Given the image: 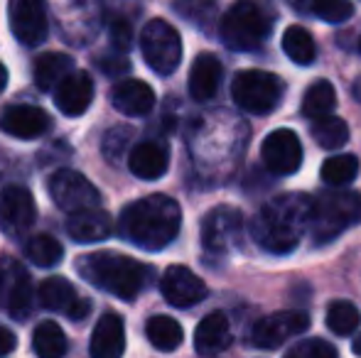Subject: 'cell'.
Here are the masks:
<instances>
[{
    "mask_svg": "<svg viewBox=\"0 0 361 358\" xmlns=\"http://www.w3.org/2000/svg\"><path fill=\"white\" fill-rule=\"evenodd\" d=\"M312 214V196L290 191L268 201L251 219V236L263 250L286 255L298 248Z\"/></svg>",
    "mask_w": 361,
    "mask_h": 358,
    "instance_id": "6da1fadb",
    "label": "cell"
},
{
    "mask_svg": "<svg viewBox=\"0 0 361 358\" xmlns=\"http://www.w3.org/2000/svg\"><path fill=\"white\" fill-rule=\"evenodd\" d=\"M182 226V209L172 196L150 194L123 209L118 231L126 241L143 250H162L177 238Z\"/></svg>",
    "mask_w": 361,
    "mask_h": 358,
    "instance_id": "7a4b0ae2",
    "label": "cell"
},
{
    "mask_svg": "<svg viewBox=\"0 0 361 358\" xmlns=\"http://www.w3.org/2000/svg\"><path fill=\"white\" fill-rule=\"evenodd\" d=\"M76 270L86 282L126 302L135 300L150 277V270L143 263H138L130 255L114 253V250L81 255L76 260Z\"/></svg>",
    "mask_w": 361,
    "mask_h": 358,
    "instance_id": "3957f363",
    "label": "cell"
},
{
    "mask_svg": "<svg viewBox=\"0 0 361 358\" xmlns=\"http://www.w3.org/2000/svg\"><path fill=\"white\" fill-rule=\"evenodd\" d=\"M361 224V194L352 189H334L319 191L312 199V214L310 226L312 238L317 243H329L347 229Z\"/></svg>",
    "mask_w": 361,
    "mask_h": 358,
    "instance_id": "277c9868",
    "label": "cell"
},
{
    "mask_svg": "<svg viewBox=\"0 0 361 358\" xmlns=\"http://www.w3.org/2000/svg\"><path fill=\"white\" fill-rule=\"evenodd\" d=\"M231 96L233 103L241 110L253 115H266L281 106L286 96V84L281 77L263 69H246L238 72L231 82Z\"/></svg>",
    "mask_w": 361,
    "mask_h": 358,
    "instance_id": "5b68a950",
    "label": "cell"
},
{
    "mask_svg": "<svg viewBox=\"0 0 361 358\" xmlns=\"http://www.w3.org/2000/svg\"><path fill=\"white\" fill-rule=\"evenodd\" d=\"M219 32L228 49L251 52L271 32V23L253 0H236L221 18Z\"/></svg>",
    "mask_w": 361,
    "mask_h": 358,
    "instance_id": "8992f818",
    "label": "cell"
},
{
    "mask_svg": "<svg viewBox=\"0 0 361 358\" xmlns=\"http://www.w3.org/2000/svg\"><path fill=\"white\" fill-rule=\"evenodd\" d=\"M145 64L160 77H170L182 62V37L167 20H150L140 32Z\"/></svg>",
    "mask_w": 361,
    "mask_h": 358,
    "instance_id": "52a82bcc",
    "label": "cell"
},
{
    "mask_svg": "<svg viewBox=\"0 0 361 358\" xmlns=\"http://www.w3.org/2000/svg\"><path fill=\"white\" fill-rule=\"evenodd\" d=\"M310 324L312 321H310L307 312H300V309L276 312V314H268L261 321H256V326L251 329V344L263 351L281 349L286 341L305 334L310 329Z\"/></svg>",
    "mask_w": 361,
    "mask_h": 358,
    "instance_id": "ba28073f",
    "label": "cell"
},
{
    "mask_svg": "<svg viewBox=\"0 0 361 358\" xmlns=\"http://www.w3.org/2000/svg\"><path fill=\"white\" fill-rule=\"evenodd\" d=\"M49 196L67 214L96 209L101 201L99 189L84 174L74 172V170H59L49 177Z\"/></svg>",
    "mask_w": 361,
    "mask_h": 358,
    "instance_id": "9c48e42d",
    "label": "cell"
},
{
    "mask_svg": "<svg viewBox=\"0 0 361 358\" xmlns=\"http://www.w3.org/2000/svg\"><path fill=\"white\" fill-rule=\"evenodd\" d=\"M8 20L15 39L25 47H37L47 39V8L44 0H10Z\"/></svg>",
    "mask_w": 361,
    "mask_h": 358,
    "instance_id": "30bf717a",
    "label": "cell"
},
{
    "mask_svg": "<svg viewBox=\"0 0 361 358\" xmlns=\"http://www.w3.org/2000/svg\"><path fill=\"white\" fill-rule=\"evenodd\" d=\"M0 290L5 295V307L15 319H27L32 312V280L27 270L10 255L0 258Z\"/></svg>",
    "mask_w": 361,
    "mask_h": 358,
    "instance_id": "8fae6325",
    "label": "cell"
},
{
    "mask_svg": "<svg viewBox=\"0 0 361 358\" xmlns=\"http://www.w3.org/2000/svg\"><path fill=\"white\" fill-rule=\"evenodd\" d=\"M243 216L233 206H216L204 216L202 224V243L212 253H226L241 241Z\"/></svg>",
    "mask_w": 361,
    "mask_h": 358,
    "instance_id": "7c38bea8",
    "label": "cell"
},
{
    "mask_svg": "<svg viewBox=\"0 0 361 358\" xmlns=\"http://www.w3.org/2000/svg\"><path fill=\"white\" fill-rule=\"evenodd\" d=\"M37 219V204L30 189L10 184L0 191V229L8 236H23Z\"/></svg>",
    "mask_w": 361,
    "mask_h": 358,
    "instance_id": "4fadbf2b",
    "label": "cell"
},
{
    "mask_svg": "<svg viewBox=\"0 0 361 358\" xmlns=\"http://www.w3.org/2000/svg\"><path fill=\"white\" fill-rule=\"evenodd\" d=\"M261 158L271 172L276 174H295L302 165V143L288 128H278L263 140Z\"/></svg>",
    "mask_w": 361,
    "mask_h": 358,
    "instance_id": "5bb4252c",
    "label": "cell"
},
{
    "mask_svg": "<svg viewBox=\"0 0 361 358\" xmlns=\"http://www.w3.org/2000/svg\"><path fill=\"white\" fill-rule=\"evenodd\" d=\"M160 292L172 307L190 309V307L200 305L207 297V285L202 282V277H197L185 265H170V268L162 272Z\"/></svg>",
    "mask_w": 361,
    "mask_h": 358,
    "instance_id": "9a60e30c",
    "label": "cell"
},
{
    "mask_svg": "<svg viewBox=\"0 0 361 358\" xmlns=\"http://www.w3.org/2000/svg\"><path fill=\"white\" fill-rule=\"evenodd\" d=\"M94 101V79L86 72H72L54 89V106L69 118L84 115Z\"/></svg>",
    "mask_w": 361,
    "mask_h": 358,
    "instance_id": "2e32d148",
    "label": "cell"
},
{
    "mask_svg": "<svg viewBox=\"0 0 361 358\" xmlns=\"http://www.w3.org/2000/svg\"><path fill=\"white\" fill-rule=\"evenodd\" d=\"M39 302L49 312H64L72 319H81L89 314V302L76 297L74 285L67 277H47L39 285Z\"/></svg>",
    "mask_w": 361,
    "mask_h": 358,
    "instance_id": "e0dca14e",
    "label": "cell"
},
{
    "mask_svg": "<svg viewBox=\"0 0 361 358\" xmlns=\"http://www.w3.org/2000/svg\"><path fill=\"white\" fill-rule=\"evenodd\" d=\"M0 128L10 138L18 140H35L49 128V115L37 106H10L0 115Z\"/></svg>",
    "mask_w": 361,
    "mask_h": 358,
    "instance_id": "ac0fdd59",
    "label": "cell"
},
{
    "mask_svg": "<svg viewBox=\"0 0 361 358\" xmlns=\"http://www.w3.org/2000/svg\"><path fill=\"white\" fill-rule=\"evenodd\" d=\"M91 358H121L126 351V324L123 317L106 312L94 326L89 344Z\"/></svg>",
    "mask_w": 361,
    "mask_h": 358,
    "instance_id": "d6986e66",
    "label": "cell"
},
{
    "mask_svg": "<svg viewBox=\"0 0 361 358\" xmlns=\"http://www.w3.org/2000/svg\"><path fill=\"white\" fill-rule=\"evenodd\" d=\"M128 167L138 179H160L170 167V150L157 140L138 143L128 155Z\"/></svg>",
    "mask_w": 361,
    "mask_h": 358,
    "instance_id": "ffe728a7",
    "label": "cell"
},
{
    "mask_svg": "<svg viewBox=\"0 0 361 358\" xmlns=\"http://www.w3.org/2000/svg\"><path fill=\"white\" fill-rule=\"evenodd\" d=\"M111 103L123 115L140 118V115L150 113L152 106H155V91L140 79H126V82L116 84L114 91H111Z\"/></svg>",
    "mask_w": 361,
    "mask_h": 358,
    "instance_id": "44dd1931",
    "label": "cell"
},
{
    "mask_svg": "<svg viewBox=\"0 0 361 358\" xmlns=\"http://www.w3.org/2000/svg\"><path fill=\"white\" fill-rule=\"evenodd\" d=\"M231 344V324L224 312H212L200 321L195 331V349L200 356H214Z\"/></svg>",
    "mask_w": 361,
    "mask_h": 358,
    "instance_id": "7402d4cb",
    "label": "cell"
},
{
    "mask_svg": "<svg viewBox=\"0 0 361 358\" xmlns=\"http://www.w3.org/2000/svg\"><path fill=\"white\" fill-rule=\"evenodd\" d=\"M114 231V221L106 211H101L99 206L96 209H84L76 211V214H69L67 221V234L72 236L79 243H96V241H104L111 236Z\"/></svg>",
    "mask_w": 361,
    "mask_h": 358,
    "instance_id": "603a6c76",
    "label": "cell"
},
{
    "mask_svg": "<svg viewBox=\"0 0 361 358\" xmlns=\"http://www.w3.org/2000/svg\"><path fill=\"white\" fill-rule=\"evenodd\" d=\"M221 77H224L221 62H219L214 54L209 52L200 54L190 69V96L195 101H200V103L214 98L219 84H221Z\"/></svg>",
    "mask_w": 361,
    "mask_h": 358,
    "instance_id": "cb8c5ba5",
    "label": "cell"
},
{
    "mask_svg": "<svg viewBox=\"0 0 361 358\" xmlns=\"http://www.w3.org/2000/svg\"><path fill=\"white\" fill-rule=\"evenodd\" d=\"M74 72V59L69 54L62 52H47L42 57H37L32 69V77H35V87L39 91H54L57 84L62 82L64 77Z\"/></svg>",
    "mask_w": 361,
    "mask_h": 358,
    "instance_id": "d4e9b609",
    "label": "cell"
},
{
    "mask_svg": "<svg viewBox=\"0 0 361 358\" xmlns=\"http://www.w3.org/2000/svg\"><path fill=\"white\" fill-rule=\"evenodd\" d=\"M145 336H147V341L152 344V349L165 351V354L177 351L182 346V341H185V331H182L180 321H175L172 317H165V314L147 319Z\"/></svg>",
    "mask_w": 361,
    "mask_h": 358,
    "instance_id": "484cf974",
    "label": "cell"
},
{
    "mask_svg": "<svg viewBox=\"0 0 361 358\" xmlns=\"http://www.w3.org/2000/svg\"><path fill=\"white\" fill-rule=\"evenodd\" d=\"M312 140L324 150H339L342 145H347L349 140V125L347 120L337 118V115H322V118L312 120Z\"/></svg>",
    "mask_w": 361,
    "mask_h": 358,
    "instance_id": "4316f807",
    "label": "cell"
},
{
    "mask_svg": "<svg viewBox=\"0 0 361 358\" xmlns=\"http://www.w3.org/2000/svg\"><path fill=\"white\" fill-rule=\"evenodd\" d=\"M32 349L39 358H64L67 356V336L57 321H42L32 334Z\"/></svg>",
    "mask_w": 361,
    "mask_h": 358,
    "instance_id": "83f0119b",
    "label": "cell"
},
{
    "mask_svg": "<svg viewBox=\"0 0 361 358\" xmlns=\"http://www.w3.org/2000/svg\"><path fill=\"white\" fill-rule=\"evenodd\" d=\"M283 52L293 59L300 67H307L317 57V47H314V39L302 25H290L283 32Z\"/></svg>",
    "mask_w": 361,
    "mask_h": 358,
    "instance_id": "f1b7e54d",
    "label": "cell"
},
{
    "mask_svg": "<svg viewBox=\"0 0 361 358\" xmlns=\"http://www.w3.org/2000/svg\"><path fill=\"white\" fill-rule=\"evenodd\" d=\"M334 106H337V91L327 79H317L302 96V113L312 120L329 115L334 110Z\"/></svg>",
    "mask_w": 361,
    "mask_h": 358,
    "instance_id": "f546056e",
    "label": "cell"
},
{
    "mask_svg": "<svg viewBox=\"0 0 361 358\" xmlns=\"http://www.w3.org/2000/svg\"><path fill=\"white\" fill-rule=\"evenodd\" d=\"M25 255L30 263L39 265V268H52L62 260L64 248L54 236L49 234H37L25 243Z\"/></svg>",
    "mask_w": 361,
    "mask_h": 358,
    "instance_id": "4dcf8cb0",
    "label": "cell"
},
{
    "mask_svg": "<svg viewBox=\"0 0 361 358\" xmlns=\"http://www.w3.org/2000/svg\"><path fill=\"white\" fill-rule=\"evenodd\" d=\"M359 174V158L357 155H334V158L324 160L319 177L329 186H347L357 179Z\"/></svg>",
    "mask_w": 361,
    "mask_h": 358,
    "instance_id": "1f68e13d",
    "label": "cell"
},
{
    "mask_svg": "<svg viewBox=\"0 0 361 358\" xmlns=\"http://www.w3.org/2000/svg\"><path fill=\"white\" fill-rule=\"evenodd\" d=\"M324 319H327V326L332 329V334L349 336L359 326L361 314H359V309L352 305V302L339 300V302H332V305H329Z\"/></svg>",
    "mask_w": 361,
    "mask_h": 358,
    "instance_id": "d6a6232c",
    "label": "cell"
},
{
    "mask_svg": "<svg viewBox=\"0 0 361 358\" xmlns=\"http://www.w3.org/2000/svg\"><path fill=\"white\" fill-rule=\"evenodd\" d=\"M310 10L317 15L324 23H347L354 15V5L352 0H310Z\"/></svg>",
    "mask_w": 361,
    "mask_h": 358,
    "instance_id": "836d02e7",
    "label": "cell"
},
{
    "mask_svg": "<svg viewBox=\"0 0 361 358\" xmlns=\"http://www.w3.org/2000/svg\"><path fill=\"white\" fill-rule=\"evenodd\" d=\"M130 138H133V133H130V128H126V125L111 128L109 133L104 135V143H101L104 158L109 160V162H118V160L123 158L126 148H128Z\"/></svg>",
    "mask_w": 361,
    "mask_h": 358,
    "instance_id": "e575fe53",
    "label": "cell"
},
{
    "mask_svg": "<svg viewBox=\"0 0 361 358\" xmlns=\"http://www.w3.org/2000/svg\"><path fill=\"white\" fill-rule=\"evenodd\" d=\"M286 358H339L337 349H334L329 341L324 339H307L295 344L293 349L288 351Z\"/></svg>",
    "mask_w": 361,
    "mask_h": 358,
    "instance_id": "d590c367",
    "label": "cell"
},
{
    "mask_svg": "<svg viewBox=\"0 0 361 358\" xmlns=\"http://www.w3.org/2000/svg\"><path fill=\"white\" fill-rule=\"evenodd\" d=\"M130 39H133V32H130V25L126 23V20H116L114 25H111V44H114L116 49H128L130 47Z\"/></svg>",
    "mask_w": 361,
    "mask_h": 358,
    "instance_id": "8d00e7d4",
    "label": "cell"
},
{
    "mask_svg": "<svg viewBox=\"0 0 361 358\" xmlns=\"http://www.w3.org/2000/svg\"><path fill=\"white\" fill-rule=\"evenodd\" d=\"M15 346H18V339H15V334L10 329H5V326H0V358L13 354Z\"/></svg>",
    "mask_w": 361,
    "mask_h": 358,
    "instance_id": "74e56055",
    "label": "cell"
},
{
    "mask_svg": "<svg viewBox=\"0 0 361 358\" xmlns=\"http://www.w3.org/2000/svg\"><path fill=\"white\" fill-rule=\"evenodd\" d=\"M5 87H8V69H5V64L0 62V94L5 91Z\"/></svg>",
    "mask_w": 361,
    "mask_h": 358,
    "instance_id": "f35d334b",
    "label": "cell"
},
{
    "mask_svg": "<svg viewBox=\"0 0 361 358\" xmlns=\"http://www.w3.org/2000/svg\"><path fill=\"white\" fill-rule=\"evenodd\" d=\"M352 94H354V98L361 103V77H357V82H354V87H352Z\"/></svg>",
    "mask_w": 361,
    "mask_h": 358,
    "instance_id": "ab89813d",
    "label": "cell"
},
{
    "mask_svg": "<svg viewBox=\"0 0 361 358\" xmlns=\"http://www.w3.org/2000/svg\"><path fill=\"white\" fill-rule=\"evenodd\" d=\"M354 354L361 356V334L357 336V339H354Z\"/></svg>",
    "mask_w": 361,
    "mask_h": 358,
    "instance_id": "60d3db41",
    "label": "cell"
}]
</instances>
